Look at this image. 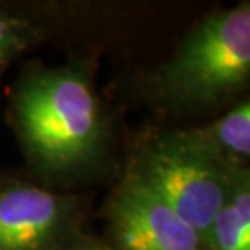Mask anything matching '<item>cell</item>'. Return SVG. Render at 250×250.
<instances>
[{
    "label": "cell",
    "instance_id": "3957f363",
    "mask_svg": "<svg viewBox=\"0 0 250 250\" xmlns=\"http://www.w3.org/2000/svg\"><path fill=\"white\" fill-rule=\"evenodd\" d=\"M234 171L205 153L186 128H174L140 137L125 174L163 198L205 242Z\"/></svg>",
    "mask_w": 250,
    "mask_h": 250
},
{
    "label": "cell",
    "instance_id": "7a4b0ae2",
    "mask_svg": "<svg viewBox=\"0 0 250 250\" xmlns=\"http://www.w3.org/2000/svg\"><path fill=\"white\" fill-rule=\"evenodd\" d=\"M250 80V5L214 10L153 73V96L177 114H203L244 93Z\"/></svg>",
    "mask_w": 250,
    "mask_h": 250
},
{
    "label": "cell",
    "instance_id": "9c48e42d",
    "mask_svg": "<svg viewBox=\"0 0 250 250\" xmlns=\"http://www.w3.org/2000/svg\"><path fill=\"white\" fill-rule=\"evenodd\" d=\"M62 250H111V249L101 239H96L89 236V234H83L82 237L77 239L73 244H70L68 247H65Z\"/></svg>",
    "mask_w": 250,
    "mask_h": 250
},
{
    "label": "cell",
    "instance_id": "6da1fadb",
    "mask_svg": "<svg viewBox=\"0 0 250 250\" xmlns=\"http://www.w3.org/2000/svg\"><path fill=\"white\" fill-rule=\"evenodd\" d=\"M8 111L28 161L49 179L86 172L107 149L106 111L88 72L75 63L28 70Z\"/></svg>",
    "mask_w": 250,
    "mask_h": 250
},
{
    "label": "cell",
    "instance_id": "5b68a950",
    "mask_svg": "<svg viewBox=\"0 0 250 250\" xmlns=\"http://www.w3.org/2000/svg\"><path fill=\"white\" fill-rule=\"evenodd\" d=\"M106 221L111 250H205L200 234L128 174L109 198Z\"/></svg>",
    "mask_w": 250,
    "mask_h": 250
},
{
    "label": "cell",
    "instance_id": "52a82bcc",
    "mask_svg": "<svg viewBox=\"0 0 250 250\" xmlns=\"http://www.w3.org/2000/svg\"><path fill=\"white\" fill-rule=\"evenodd\" d=\"M205 250H250V171L236 169L226 200L211 223Z\"/></svg>",
    "mask_w": 250,
    "mask_h": 250
},
{
    "label": "cell",
    "instance_id": "8992f818",
    "mask_svg": "<svg viewBox=\"0 0 250 250\" xmlns=\"http://www.w3.org/2000/svg\"><path fill=\"white\" fill-rule=\"evenodd\" d=\"M188 137L216 161L229 169L249 167L250 101L241 99L226 114L202 127L186 128Z\"/></svg>",
    "mask_w": 250,
    "mask_h": 250
},
{
    "label": "cell",
    "instance_id": "ba28073f",
    "mask_svg": "<svg viewBox=\"0 0 250 250\" xmlns=\"http://www.w3.org/2000/svg\"><path fill=\"white\" fill-rule=\"evenodd\" d=\"M46 29L34 18L0 10V75L20 54L39 44Z\"/></svg>",
    "mask_w": 250,
    "mask_h": 250
},
{
    "label": "cell",
    "instance_id": "277c9868",
    "mask_svg": "<svg viewBox=\"0 0 250 250\" xmlns=\"http://www.w3.org/2000/svg\"><path fill=\"white\" fill-rule=\"evenodd\" d=\"M83 234L77 197L28 182L0 186V250H62Z\"/></svg>",
    "mask_w": 250,
    "mask_h": 250
}]
</instances>
